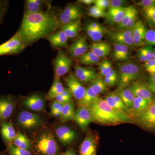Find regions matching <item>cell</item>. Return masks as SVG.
I'll return each instance as SVG.
<instances>
[{"label":"cell","instance_id":"6f0895ef","mask_svg":"<svg viewBox=\"0 0 155 155\" xmlns=\"http://www.w3.org/2000/svg\"><path fill=\"white\" fill-rule=\"evenodd\" d=\"M64 106H62L61 108H59L57 110L54 111V112H51V114L52 116H54L57 118H61V113H62V109Z\"/></svg>","mask_w":155,"mask_h":155},{"label":"cell","instance_id":"6da1fadb","mask_svg":"<svg viewBox=\"0 0 155 155\" xmlns=\"http://www.w3.org/2000/svg\"><path fill=\"white\" fill-rule=\"evenodd\" d=\"M60 26L58 17L55 13L43 11L24 14L17 32L26 47L54 33Z\"/></svg>","mask_w":155,"mask_h":155},{"label":"cell","instance_id":"cb8c5ba5","mask_svg":"<svg viewBox=\"0 0 155 155\" xmlns=\"http://www.w3.org/2000/svg\"><path fill=\"white\" fill-rule=\"evenodd\" d=\"M104 100L112 107L122 111L128 116L130 114L131 112L130 110L127 109L122 101V99L115 91L110 93Z\"/></svg>","mask_w":155,"mask_h":155},{"label":"cell","instance_id":"9f6ffc18","mask_svg":"<svg viewBox=\"0 0 155 155\" xmlns=\"http://www.w3.org/2000/svg\"><path fill=\"white\" fill-rule=\"evenodd\" d=\"M61 94L63 97L69 98V99H71L72 98V94H71V92L69 91L68 88H64V90L63 91Z\"/></svg>","mask_w":155,"mask_h":155},{"label":"cell","instance_id":"db71d44e","mask_svg":"<svg viewBox=\"0 0 155 155\" xmlns=\"http://www.w3.org/2000/svg\"><path fill=\"white\" fill-rule=\"evenodd\" d=\"M64 105L58 102L56 100H54L51 105V112H54V111L57 110L59 108Z\"/></svg>","mask_w":155,"mask_h":155},{"label":"cell","instance_id":"ffe728a7","mask_svg":"<svg viewBox=\"0 0 155 155\" xmlns=\"http://www.w3.org/2000/svg\"><path fill=\"white\" fill-rule=\"evenodd\" d=\"M0 131L3 140L7 147L13 143L18 133L12 122L10 121H5L0 124Z\"/></svg>","mask_w":155,"mask_h":155},{"label":"cell","instance_id":"603a6c76","mask_svg":"<svg viewBox=\"0 0 155 155\" xmlns=\"http://www.w3.org/2000/svg\"><path fill=\"white\" fill-rule=\"evenodd\" d=\"M45 38L51 45L55 48H66L68 46V38L61 29L51 34Z\"/></svg>","mask_w":155,"mask_h":155},{"label":"cell","instance_id":"1f68e13d","mask_svg":"<svg viewBox=\"0 0 155 155\" xmlns=\"http://www.w3.org/2000/svg\"><path fill=\"white\" fill-rule=\"evenodd\" d=\"M150 104V103L146 100L135 97L133 101L131 111L138 116L146 110Z\"/></svg>","mask_w":155,"mask_h":155},{"label":"cell","instance_id":"7c38bea8","mask_svg":"<svg viewBox=\"0 0 155 155\" xmlns=\"http://www.w3.org/2000/svg\"><path fill=\"white\" fill-rule=\"evenodd\" d=\"M81 11L78 6L69 5L60 13L58 17L61 26L80 19Z\"/></svg>","mask_w":155,"mask_h":155},{"label":"cell","instance_id":"277c9868","mask_svg":"<svg viewBox=\"0 0 155 155\" xmlns=\"http://www.w3.org/2000/svg\"><path fill=\"white\" fill-rule=\"evenodd\" d=\"M118 68L119 74L117 83L119 88L129 87L131 84L136 81L141 75L140 67L134 63L120 64Z\"/></svg>","mask_w":155,"mask_h":155},{"label":"cell","instance_id":"680465c9","mask_svg":"<svg viewBox=\"0 0 155 155\" xmlns=\"http://www.w3.org/2000/svg\"><path fill=\"white\" fill-rule=\"evenodd\" d=\"M95 0H79L78 2L82 3L87 5H90L92 4H94Z\"/></svg>","mask_w":155,"mask_h":155},{"label":"cell","instance_id":"c3c4849f","mask_svg":"<svg viewBox=\"0 0 155 155\" xmlns=\"http://www.w3.org/2000/svg\"><path fill=\"white\" fill-rule=\"evenodd\" d=\"M143 9H146L155 6V0H142L137 3Z\"/></svg>","mask_w":155,"mask_h":155},{"label":"cell","instance_id":"30bf717a","mask_svg":"<svg viewBox=\"0 0 155 155\" xmlns=\"http://www.w3.org/2000/svg\"><path fill=\"white\" fill-rule=\"evenodd\" d=\"M137 123L147 130H155V101L150 104L148 107L138 116Z\"/></svg>","mask_w":155,"mask_h":155},{"label":"cell","instance_id":"f5cc1de1","mask_svg":"<svg viewBox=\"0 0 155 155\" xmlns=\"http://www.w3.org/2000/svg\"><path fill=\"white\" fill-rule=\"evenodd\" d=\"M104 78H110V79L116 80L117 81L118 74H117L116 70L113 69Z\"/></svg>","mask_w":155,"mask_h":155},{"label":"cell","instance_id":"7bdbcfd3","mask_svg":"<svg viewBox=\"0 0 155 155\" xmlns=\"http://www.w3.org/2000/svg\"><path fill=\"white\" fill-rule=\"evenodd\" d=\"M9 2L7 0H0V25L3 23L4 18L8 10Z\"/></svg>","mask_w":155,"mask_h":155},{"label":"cell","instance_id":"8d00e7d4","mask_svg":"<svg viewBox=\"0 0 155 155\" xmlns=\"http://www.w3.org/2000/svg\"><path fill=\"white\" fill-rule=\"evenodd\" d=\"M79 62L85 65L97 64L99 61L100 58L94 54L91 51L87 52L78 58Z\"/></svg>","mask_w":155,"mask_h":155},{"label":"cell","instance_id":"ee69618b","mask_svg":"<svg viewBox=\"0 0 155 155\" xmlns=\"http://www.w3.org/2000/svg\"><path fill=\"white\" fill-rule=\"evenodd\" d=\"M145 41L149 45L155 46V30L150 29L147 31Z\"/></svg>","mask_w":155,"mask_h":155},{"label":"cell","instance_id":"74e56055","mask_svg":"<svg viewBox=\"0 0 155 155\" xmlns=\"http://www.w3.org/2000/svg\"><path fill=\"white\" fill-rule=\"evenodd\" d=\"M135 8V7H134L133 6H130L126 7L125 15L122 19V22L116 26V29H117V30L125 29L127 23L130 19L134 10Z\"/></svg>","mask_w":155,"mask_h":155},{"label":"cell","instance_id":"b9f144b4","mask_svg":"<svg viewBox=\"0 0 155 155\" xmlns=\"http://www.w3.org/2000/svg\"><path fill=\"white\" fill-rule=\"evenodd\" d=\"M88 15L94 18H98L107 17V12L101 10L96 6H92L88 9Z\"/></svg>","mask_w":155,"mask_h":155},{"label":"cell","instance_id":"44dd1931","mask_svg":"<svg viewBox=\"0 0 155 155\" xmlns=\"http://www.w3.org/2000/svg\"><path fill=\"white\" fill-rule=\"evenodd\" d=\"M75 75L81 82L87 83L99 77L96 70L92 68H85L80 66L75 67Z\"/></svg>","mask_w":155,"mask_h":155},{"label":"cell","instance_id":"4fadbf2b","mask_svg":"<svg viewBox=\"0 0 155 155\" xmlns=\"http://www.w3.org/2000/svg\"><path fill=\"white\" fill-rule=\"evenodd\" d=\"M66 82L72 95L78 101L82 99L85 94L86 88L83 86L75 75L71 72L66 78Z\"/></svg>","mask_w":155,"mask_h":155},{"label":"cell","instance_id":"83f0119b","mask_svg":"<svg viewBox=\"0 0 155 155\" xmlns=\"http://www.w3.org/2000/svg\"><path fill=\"white\" fill-rule=\"evenodd\" d=\"M115 92L119 95L125 106L131 112L133 101L135 97L133 93L127 87L118 88Z\"/></svg>","mask_w":155,"mask_h":155},{"label":"cell","instance_id":"ab89813d","mask_svg":"<svg viewBox=\"0 0 155 155\" xmlns=\"http://www.w3.org/2000/svg\"><path fill=\"white\" fill-rule=\"evenodd\" d=\"M7 152L8 155H32L30 151L22 149L13 143L7 147Z\"/></svg>","mask_w":155,"mask_h":155},{"label":"cell","instance_id":"e0dca14e","mask_svg":"<svg viewBox=\"0 0 155 155\" xmlns=\"http://www.w3.org/2000/svg\"><path fill=\"white\" fill-rule=\"evenodd\" d=\"M55 134L61 143L68 145L74 141L76 133L72 128L67 126H58L55 129Z\"/></svg>","mask_w":155,"mask_h":155},{"label":"cell","instance_id":"8fae6325","mask_svg":"<svg viewBox=\"0 0 155 155\" xmlns=\"http://www.w3.org/2000/svg\"><path fill=\"white\" fill-rule=\"evenodd\" d=\"M73 120L83 131H86L93 121L91 111L88 107L79 106L74 112Z\"/></svg>","mask_w":155,"mask_h":155},{"label":"cell","instance_id":"d6986e66","mask_svg":"<svg viewBox=\"0 0 155 155\" xmlns=\"http://www.w3.org/2000/svg\"><path fill=\"white\" fill-rule=\"evenodd\" d=\"M88 50L86 38L84 37H81L69 46L68 51L72 58H78L86 53Z\"/></svg>","mask_w":155,"mask_h":155},{"label":"cell","instance_id":"f546056e","mask_svg":"<svg viewBox=\"0 0 155 155\" xmlns=\"http://www.w3.org/2000/svg\"><path fill=\"white\" fill-rule=\"evenodd\" d=\"M12 143L20 148L27 150L30 151L32 147V143L30 140L20 132L17 133V136Z\"/></svg>","mask_w":155,"mask_h":155},{"label":"cell","instance_id":"5bb4252c","mask_svg":"<svg viewBox=\"0 0 155 155\" xmlns=\"http://www.w3.org/2000/svg\"><path fill=\"white\" fill-rule=\"evenodd\" d=\"M98 139L96 135L89 131L80 147V155H97Z\"/></svg>","mask_w":155,"mask_h":155},{"label":"cell","instance_id":"836d02e7","mask_svg":"<svg viewBox=\"0 0 155 155\" xmlns=\"http://www.w3.org/2000/svg\"><path fill=\"white\" fill-rule=\"evenodd\" d=\"M74 103L71 101L67 104L64 105L62 109L60 120L62 122L70 121L73 119L74 116Z\"/></svg>","mask_w":155,"mask_h":155},{"label":"cell","instance_id":"8992f818","mask_svg":"<svg viewBox=\"0 0 155 155\" xmlns=\"http://www.w3.org/2000/svg\"><path fill=\"white\" fill-rule=\"evenodd\" d=\"M25 47L17 32L8 41L0 45V57L16 55L22 52Z\"/></svg>","mask_w":155,"mask_h":155},{"label":"cell","instance_id":"e575fe53","mask_svg":"<svg viewBox=\"0 0 155 155\" xmlns=\"http://www.w3.org/2000/svg\"><path fill=\"white\" fill-rule=\"evenodd\" d=\"M153 50L152 46L149 45L140 48L137 52V58L140 61L146 63L153 59Z\"/></svg>","mask_w":155,"mask_h":155},{"label":"cell","instance_id":"3957f363","mask_svg":"<svg viewBox=\"0 0 155 155\" xmlns=\"http://www.w3.org/2000/svg\"><path fill=\"white\" fill-rule=\"evenodd\" d=\"M37 155H58L59 146L51 130H43L35 137L33 142Z\"/></svg>","mask_w":155,"mask_h":155},{"label":"cell","instance_id":"5b68a950","mask_svg":"<svg viewBox=\"0 0 155 155\" xmlns=\"http://www.w3.org/2000/svg\"><path fill=\"white\" fill-rule=\"evenodd\" d=\"M16 121L19 127L27 130H36L44 124V121L41 116L25 110H22L18 113Z\"/></svg>","mask_w":155,"mask_h":155},{"label":"cell","instance_id":"9c48e42d","mask_svg":"<svg viewBox=\"0 0 155 155\" xmlns=\"http://www.w3.org/2000/svg\"><path fill=\"white\" fill-rule=\"evenodd\" d=\"M108 38L110 41L116 44L125 45L129 48L134 47L132 28L110 31Z\"/></svg>","mask_w":155,"mask_h":155},{"label":"cell","instance_id":"94428289","mask_svg":"<svg viewBox=\"0 0 155 155\" xmlns=\"http://www.w3.org/2000/svg\"><path fill=\"white\" fill-rule=\"evenodd\" d=\"M152 58L154 60H155V49L153 51Z\"/></svg>","mask_w":155,"mask_h":155},{"label":"cell","instance_id":"4316f807","mask_svg":"<svg viewBox=\"0 0 155 155\" xmlns=\"http://www.w3.org/2000/svg\"><path fill=\"white\" fill-rule=\"evenodd\" d=\"M81 23L80 19H78L74 22L62 25L61 29L68 38H74L78 35L80 30Z\"/></svg>","mask_w":155,"mask_h":155},{"label":"cell","instance_id":"60d3db41","mask_svg":"<svg viewBox=\"0 0 155 155\" xmlns=\"http://www.w3.org/2000/svg\"><path fill=\"white\" fill-rule=\"evenodd\" d=\"M143 14L149 24L155 26V6L143 9Z\"/></svg>","mask_w":155,"mask_h":155},{"label":"cell","instance_id":"f1b7e54d","mask_svg":"<svg viewBox=\"0 0 155 155\" xmlns=\"http://www.w3.org/2000/svg\"><path fill=\"white\" fill-rule=\"evenodd\" d=\"M130 52L129 47L125 45L115 44L113 57L117 61H126L129 60Z\"/></svg>","mask_w":155,"mask_h":155},{"label":"cell","instance_id":"f35d334b","mask_svg":"<svg viewBox=\"0 0 155 155\" xmlns=\"http://www.w3.org/2000/svg\"><path fill=\"white\" fill-rule=\"evenodd\" d=\"M42 7L37 4L35 0H27L25 2L24 14H35L41 12Z\"/></svg>","mask_w":155,"mask_h":155},{"label":"cell","instance_id":"d6a6232c","mask_svg":"<svg viewBox=\"0 0 155 155\" xmlns=\"http://www.w3.org/2000/svg\"><path fill=\"white\" fill-rule=\"evenodd\" d=\"M64 88L60 80V78L55 76L52 86L46 96V98L48 100H52L55 98L57 96L61 94V93L64 90Z\"/></svg>","mask_w":155,"mask_h":155},{"label":"cell","instance_id":"7a4b0ae2","mask_svg":"<svg viewBox=\"0 0 155 155\" xmlns=\"http://www.w3.org/2000/svg\"><path fill=\"white\" fill-rule=\"evenodd\" d=\"M88 107L91 111L93 122L100 125H112L135 122L130 116L112 107L104 100L100 98Z\"/></svg>","mask_w":155,"mask_h":155},{"label":"cell","instance_id":"484cf974","mask_svg":"<svg viewBox=\"0 0 155 155\" xmlns=\"http://www.w3.org/2000/svg\"><path fill=\"white\" fill-rule=\"evenodd\" d=\"M90 49L91 51L100 58L109 55L111 51V47L106 42H97L92 44Z\"/></svg>","mask_w":155,"mask_h":155},{"label":"cell","instance_id":"bcb514c9","mask_svg":"<svg viewBox=\"0 0 155 155\" xmlns=\"http://www.w3.org/2000/svg\"><path fill=\"white\" fill-rule=\"evenodd\" d=\"M143 66L150 75H155V60L151 59L145 63Z\"/></svg>","mask_w":155,"mask_h":155},{"label":"cell","instance_id":"4dcf8cb0","mask_svg":"<svg viewBox=\"0 0 155 155\" xmlns=\"http://www.w3.org/2000/svg\"><path fill=\"white\" fill-rule=\"evenodd\" d=\"M99 95L93 91L90 87L86 88L85 94L81 101H79L78 105L82 107H88L99 98Z\"/></svg>","mask_w":155,"mask_h":155},{"label":"cell","instance_id":"f907efd6","mask_svg":"<svg viewBox=\"0 0 155 155\" xmlns=\"http://www.w3.org/2000/svg\"><path fill=\"white\" fill-rule=\"evenodd\" d=\"M107 59H104L99 64V69L100 72V75L101 77H104L105 72Z\"/></svg>","mask_w":155,"mask_h":155},{"label":"cell","instance_id":"681fc988","mask_svg":"<svg viewBox=\"0 0 155 155\" xmlns=\"http://www.w3.org/2000/svg\"><path fill=\"white\" fill-rule=\"evenodd\" d=\"M147 85L152 93L155 95V75H150Z\"/></svg>","mask_w":155,"mask_h":155},{"label":"cell","instance_id":"ba28073f","mask_svg":"<svg viewBox=\"0 0 155 155\" xmlns=\"http://www.w3.org/2000/svg\"><path fill=\"white\" fill-rule=\"evenodd\" d=\"M73 61L63 51L58 52V54L54 60V68L55 76L60 78L69 72Z\"/></svg>","mask_w":155,"mask_h":155},{"label":"cell","instance_id":"f6af8a7d","mask_svg":"<svg viewBox=\"0 0 155 155\" xmlns=\"http://www.w3.org/2000/svg\"><path fill=\"white\" fill-rule=\"evenodd\" d=\"M110 2V6L109 8H125L127 2L125 0H111Z\"/></svg>","mask_w":155,"mask_h":155},{"label":"cell","instance_id":"6125c7cd","mask_svg":"<svg viewBox=\"0 0 155 155\" xmlns=\"http://www.w3.org/2000/svg\"><path fill=\"white\" fill-rule=\"evenodd\" d=\"M0 155H7L5 153L2 152H0Z\"/></svg>","mask_w":155,"mask_h":155},{"label":"cell","instance_id":"91938a15","mask_svg":"<svg viewBox=\"0 0 155 155\" xmlns=\"http://www.w3.org/2000/svg\"><path fill=\"white\" fill-rule=\"evenodd\" d=\"M61 155H77L74 150L69 149Z\"/></svg>","mask_w":155,"mask_h":155},{"label":"cell","instance_id":"ac0fdd59","mask_svg":"<svg viewBox=\"0 0 155 155\" xmlns=\"http://www.w3.org/2000/svg\"><path fill=\"white\" fill-rule=\"evenodd\" d=\"M87 35L92 41H100L107 33V30L104 26L97 22H90L85 26Z\"/></svg>","mask_w":155,"mask_h":155},{"label":"cell","instance_id":"816d5d0a","mask_svg":"<svg viewBox=\"0 0 155 155\" xmlns=\"http://www.w3.org/2000/svg\"><path fill=\"white\" fill-rule=\"evenodd\" d=\"M55 100L58 102L61 103L65 105L71 102V99L65 97L61 95V94L58 95L55 97Z\"/></svg>","mask_w":155,"mask_h":155},{"label":"cell","instance_id":"d590c367","mask_svg":"<svg viewBox=\"0 0 155 155\" xmlns=\"http://www.w3.org/2000/svg\"><path fill=\"white\" fill-rule=\"evenodd\" d=\"M107 86L104 79L100 77L90 82L89 86L93 91L98 95L106 92L107 89Z\"/></svg>","mask_w":155,"mask_h":155},{"label":"cell","instance_id":"11a10c76","mask_svg":"<svg viewBox=\"0 0 155 155\" xmlns=\"http://www.w3.org/2000/svg\"><path fill=\"white\" fill-rule=\"evenodd\" d=\"M103 79L107 86L111 87L115 86L117 83V81L107 78H104V79Z\"/></svg>","mask_w":155,"mask_h":155},{"label":"cell","instance_id":"9a60e30c","mask_svg":"<svg viewBox=\"0 0 155 155\" xmlns=\"http://www.w3.org/2000/svg\"><path fill=\"white\" fill-rule=\"evenodd\" d=\"M135 97L146 100L150 104L153 102L152 93L146 84L140 81H136L128 87Z\"/></svg>","mask_w":155,"mask_h":155},{"label":"cell","instance_id":"7dc6e473","mask_svg":"<svg viewBox=\"0 0 155 155\" xmlns=\"http://www.w3.org/2000/svg\"><path fill=\"white\" fill-rule=\"evenodd\" d=\"M94 4L95 6L104 11L110 6V2L108 0H95Z\"/></svg>","mask_w":155,"mask_h":155},{"label":"cell","instance_id":"52a82bcc","mask_svg":"<svg viewBox=\"0 0 155 155\" xmlns=\"http://www.w3.org/2000/svg\"><path fill=\"white\" fill-rule=\"evenodd\" d=\"M17 103V98L12 95H0V124L9 121L14 114Z\"/></svg>","mask_w":155,"mask_h":155},{"label":"cell","instance_id":"7402d4cb","mask_svg":"<svg viewBox=\"0 0 155 155\" xmlns=\"http://www.w3.org/2000/svg\"><path fill=\"white\" fill-rule=\"evenodd\" d=\"M134 47H138L143 44L147 30L145 26L140 21L136 22L132 28Z\"/></svg>","mask_w":155,"mask_h":155},{"label":"cell","instance_id":"2e32d148","mask_svg":"<svg viewBox=\"0 0 155 155\" xmlns=\"http://www.w3.org/2000/svg\"><path fill=\"white\" fill-rule=\"evenodd\" d=\"M22 104L25 107L35 111H44L45 109L46 101L41 95L35 94L22 100Z\"/></svg>","mask_w":155,"mask_h":155},{"label":"cell","instance_id":"d4e9b609","mask_svg":"<svg viewBox=\"0 0 155 155\" xmlns=\"http://www.w3.org/2000/svg\"><path fill=\"white\" fill-rule=\"evenodd\" d=\"M125 10L126 7L119 8H109L106 17L107 23L111 25H118L122 22L125 15Z\"/></svg>","mask_w":155,"mask_h":155}]
</instances>
